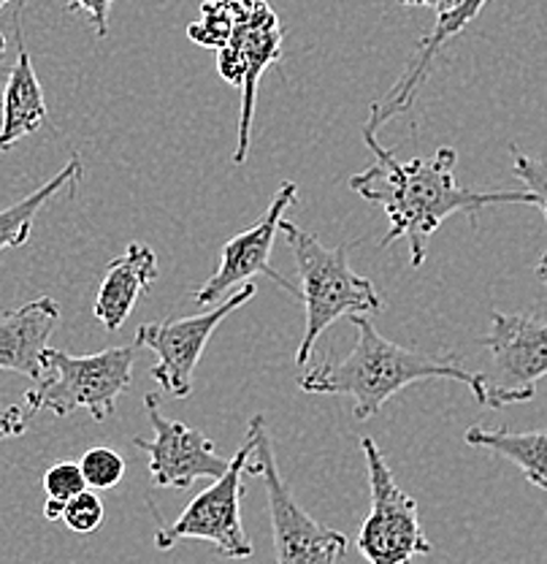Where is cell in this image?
<instances>
[{"mask_svg":"<svg viewBox=\"0 0 547 564\" xmlns=\"http://www.w3.org/2000/svg\"><path fill=\"white\" fill-rule=\"evenodd\" d=\"M398 3H402V6H420V9H434V11H437V17H439V14H445V11L456 9L461 0H398Z\"/></svg>","mask_w":547,"mask_h":564,"instance_id":"cell-25","label":"cell"},{"mask_svg":"<svg viewBox=\"0 0 547 564\" xmlns=\"http://www.w3.org/2000/svg\"><path fill=\"white\" fill-rule=\"evenodd\" d=\"M81 475L87 480V489L103 491L114 489L122 478H125V458L117 454L114 448H90L85 456L79 458Z\"/></svg>","mask_w":547,"mask_h":564,"instance_id":"cell-20","label":"cell"},{"mask_svg":"<svg viewBox=\"0 0 547 564\" xmlns=\"http://www.w3.org/2000/svg\"><path fill=\"white\" fill-rule=\"evenodd\" d=\"M87 489V480L81 475V467L74 462H57L55 467L46 469L44 475V491L50 499H63L68 502L79 491Z\"/></svg>","mask_w":547,"mask_h":564,"instance_id":"cell-22","label":"cell"},{"mask_svg":"<svg viewBox=\"0 0 547 564\" xmlns=\"http://www.w3.org/2000/svg\"><path fill=\"white\" fill-rule=\"evenodd\" d=\"M61 326L55 299L41 296L0 317V369L35 380L44 378L50 337Z\"/></svg>","mask_w":547,"mask_h":564,"instance_id":"cell-14","label":"cell"},{"mask_svg":"<svg viewBox=\"0 0 547 564\" xmlns=\"http://www.w3.org/2000/svg\"><path fill=\"white\" fill-rule=\"evenodd\" d=\"M233 11V28L226 46H220L217 68L228 85L241 90L239 144L233 161L244 163L250 150V128L255 115L258 82L263 70L274 66L282 55V28L266 0H226Z\"/></svg>","mask_w":547,"mask_h":564,"instance_id":"cell-8","label":"cell"},{"mask_svg":"<svg viewBox=\"0 0 547 564\" xmlns=\"http://www.w3.org/2000/svg\"><path fill=\"white\" fill-rule=\"evenodd\" d=\"M358 332L355 348L342 361H326L302 378L307 393H339L352 399V415L369 421L382 404L404 388L423 380H458L469 386L472 397L485 402V380L469 372L456 356H431L391 343L374 328L367 315H347Z\"/></svg>","mask_w":547,"mask_h":564,"instance_id":"cell-2","label":"cell"},{"mask_svg":"<svg viewBox=\"0 0 547 564\" xmlns=\"http://www.w3.org/2000/svg\"><path fill=\"white\" fill-rule=\"evenodd\" d=\"M146 419L152 423L155 437H133V448L144 451L150 456V475L161 489L185 491L198 478L217 480L231 467L228 458L217 454V445L198 429L187 423L166 419L161 410V397L146 393L144 397Z\"/></svg>","mask_w":547,"mask_h":564,"instance_id":"cell-11","label":"cell"},{"mask_svg":"<svg viewBox=\"0 0 547 564\" xmlns=\"http://www.w3.org/2000/svg\"><path fill=\"white\" fill-rule=\"evenodd\" d=\"M510 155H513L515 176L526 185V191L532 193L534 207L543 209L547 223V158L526 155L523 150H517V144H510ZM537 278L547 282V252L537 267Z\"/></svg>","mask_w":547,"mask_h":564,"instance_id":"cell-19","label":"cell"},{"mask_svg":"<svg viewBox=\"0 0 547 564\" xmlns=\"http://www.w3.org/2000/svg\"><path fill=\"white\" fill-rule=\"evenodd\" d=\"M247 434L255 443L258 475H261L263 486H266L276 564H337L339 560H344V534L311 519L307 510L298 505V499L293 497L285 478H282L272 437H269L266 419L252 415L250 423H247Z\"/></svg>","mask_w":547,"mask_h":564,"instance_id":"cell-5","label":"cell"},{"mask_svg":"<svg viewBox=\"0 0 547 564\" xmlns=\"http://www.w3.org/2000/svg\"><path fill=\"white\" fill-rule=\"evenodd\" d=\"M491 356L485 380V408L502 410L534 399L547 378V321L537 315L491 313V328L482 337Z\"/></svg>","mask_w":547,"mask_h":564,"instance_id":"cell-9","label":"cell"},{"mask_svg":"<svg viewBox=\"0 0 547 564\" xmlns=\"http://www.w3.org/2000/svg\"><path fill=\"white\" fill-rule=\"evenodd\" d=\"M296 198H298L296 182H282L280 191L274 193L272 204H269V209L263 212L261 220H258L252 228H247V231H241L237 237L228 239L226 247H222L220 267H217V272L204 282L201 291L196 293L198 307L209 310L211 304L220 302L231 288L247 285V282L255 280L258 274H266V278H272L276 282V285L285 288L291 296L302 299V288L293 285L285 274H280L272 263H269L276 231H280L282 215L296 204Z\"/></svg>","mask_w":547,"mask_h":564,"instance_id":"cell-12","label":"cell"},{"mask_svg":"<svg viewBox=\"0 0 547 564\" xmlns=\"http://www.w3.org/2000/svg\"><path fill=\"white\" fill-rule=\"evenodd\" d=\"M63 510H66V502H63V499H50V497H46V505H44V519L46 521H61L63 519Z\"/></svg>","mask_w":547,"mask_h":564,"instance_id":"cell-26","label":"cell"},{"mask_svg":"<svg viewBox=\"0 0 547 564\" xmlns=\"http://www.w3.org/2000/svg\"><path fill=\"white\" fill-rule=\"evenodd\" d=\"M28 410L22 408H0V443L3 440H14V437H22V434L28 432Z\"/></svg>","mask_w":547,"mask_h":564,"instance_id":"cell-24","label":"cell"},{"mask_svg":"<svg viewBox=\"0 0 547 564\" xmlns=\"http://www.w3.org/2000/svg\"><path fill=\"white\" fill-rule=\"evenodd\" d=\"M255 282H247L231 299H226L217 307H209L201 315L144 323L136 332V348H150L157 356V364L152 367V380L176 399L190 397L193 375H196L211 334L228 315L244 307L250 299H255Z\"/></svg>","mask_w":547,"mask_h":564,"instance_id":"cell-10","label":"cell"},{"mask_svg":"<svg viewBox=\"0 0 547 564\" xmlns=\"http://www.w3.org/2000/svg\"><path fill=\"white\" fill-rule=\"evenodd\" d=\"M6 3H9V0H0V9H3V6H6Z\"/></svg>","mask_w":547,"mask_h":564,"instance_id":"cell-28","label":"cell"},{"mask_svg":"<svg viewBox=\"0 0 547 564\" xmlns=\"http://www.w3.org/2000/svg\"><path fill=\"white\" fill-rule=\"evenodd\" d=\"M258 475L255 443L247 434L239 454L231 458V467L217 478L209 489L198 494L172 527L157 529L155 545L161 551L174 549L179 540H206L228 560H250L255 554L244 524H241V499H244V475Z\"/></svg>","mask_w":547,"mask_h":564,"instance_id":"cell-6","label":"cell"},{"mask_svg":"<svg viewBox=\"0 0 547 564\" xmlns=\"http://www.w3.org/2000/svg\"><path fill=\"white\" fill-rule=\"evenodd\" d=\"M136 343L125 348H106L90 356H70L66 350L46 348L44 378L25 393L28 413L66 415L87 410L92 421H106L117 410V399L133 383Z\"/></svg>","mask_w":547,"mask_h":564,"instance_id":"cell-4","label":"cell"},{"mask_svg":"<svg viewBox=\"0 0 547 564\" xmlns=\"http://www.w3.org/2000/svg\"><path fill=\"white\" fill-rule=\"evenodd\" d=\"M361 451L367 458L372 508L358 532V551L369 564H412L415 556H428L431 543L420 527L415 497L396 484L372 437L361 440Z\"/></svg>","mask_w":547,"mask_h":564,"instance_id":"cell-7","label":"cell"},{"mask_svg":"<svg viewBox=\"0 0 547 564\" xmlns=\"http://www.w3.org/2000/svg\"><path fill=\"white\" fill-rule=\"evenodd\" d=\"M3 52H6V35L0 33V57H3Z\"/></svg>","mask_w":547,"mask_h":564,"instance_id":"cell-27","label":"cell"},{"mask_svg":"<svg viewBox=\"0 0 547 564\" xmlns=\"http://www.w3.org/2000/svg\"><path fill=\"white\" fill-rule=\"evenodd\" d=\"M363 141L374 152L376 161L367 172L350 180V191L363 202L382 207L391 220V231L382 239V247L407 242L409 263L420 267L426 261L428 237L450 215H469L478 226V215L493 204H532L528 191H469L456 180L458 155L452 147H439L431 158L417 155L412 161H398L391 150L376 141V133L363 131Z\"/></svg>","mask_w":547,"mask_h":564,"instance_id":"cell-1","label":"cell"},{"mask_svg":"<svg viewBox=\"0 0 547 564\" xmlns=\"http://www.w3.org/2000/svg\"><path fill=\"white\" fill-rule=\"evenodd\" d=\"M17 63L6 76L3 87V122H0V144L6 150L17 144L20 139L31 137L46 122V101L41 82L35 76L31 52H28L25 39H22L20 14H17Z\"/></svg>","mask_w":547,"mask_h":564,"instance_id":"cell-16","label":"cell"},{"mask_svg":"<svg viewBox=\"0 0 547 564\" xmlns=\"http://www.w3.org/2000/svg\"><path fill=\"white\" fill-rule=\"evenodd\" d=\"M111 6H114V0H68V11H85L92 25H96V35L101 41L109 35Z\"/></svg>","mask_w":547,"mask_h":564,"instance_id":"cell-23","label":"cell"},{"mask_svg":"<svg viewBox=\"0 0 547 564\" xmlns=\"http://www.w3.org/2000/svg\"><path fill=\"white\" fill-rule=\"evenodd\" d=\"M467 445L491 451L507 458L523 473V478L547 491V432H513V429L469 426L463 434Z\"/></svg>","mask_w":547,"mask_h":564,"instance_id":"cell-17","label":"cell"},{"mask_svg":"<svg viewBox=\"0 0 547 564\" xmlns=\"http://www.w3.org/2000/svg\"><path fill=\"white\" fill-rule=\"evenodd\" d=\"M81 180V161L79 155H74L66 166L61 169L50 182L33 191L31 196H25L22 202L11 204V207L0 209V252L9 250V247H22L31 239L35 215L44 209V204L50 198H55L63 187H70L74 191L76 182Z\"/></svg>","mask_w":547,"mask_h":564,"instance_id":"cell-18","label":"cell"},{"mask_svg":"<svg viewBox=\"0 0 547 564\" xmlns=\"http://www.w3.org/2000/svg\"><path fill=\"white\" fill-rule=\"evenodd\" d=\"M485 3L488 0H461L456 9L437 17V25H434L431 33L420 39V46H417L407 70L398 76V82L391 87V93H387L382 101L372 104V111H369V120L367 126H363V131L376 133V128H382L387 120H393V117L404 115V111L409 109L412 101L417 98V93L423 90L426 79L431 76L434 61H437L439 52L445 50L447 41H450L452 35L461 33L463 28L472 25L480 17V11L485 9Z\"/></svg>","mask_w":547,"mask_h":564,"instance_id":"cell-13","label":"cell"},{"mask_svg":"<svg viewBox=\"0 0 547 564\" xmlns=\"http://www.w3.org/2000/svg\"><path fill=\"white\" fill-rule=\"evenodd\" d=\"M280 231L291 245L298 278H302L298 288H302L307 326H304V339L296 350V367L304 369L315 352L320 334L333 321L347 315L382 313L385 299L380 296L372 280L352 272L350 261H347L350 245L326 247L315 234L285 217L280 220Z\"/></svg>","mask_w":547,"mask_h":564,"instance_id":"cell-3","label":"cell"},{"mask_svg":"<svg viewBox=\"0 0 547 564\" xmlns=\"http://www.w3.org/2000/svg\"><path fill=\"white\" fill-rule=\"evenodd\" d=\"M106 519V508L92 489L79 491L76 497H70L66 502V510H63V524H66L70 532L79 534H90L96 529H101Z\"/></svg>","mask_w":547,"mask_h":564,"instance_id":"cell-21","label":"cell"},{"mask_svg":"<svg viewBox=\"0 0 547 564\" xmlns=\"http://www.w3.org/2000/svg\"><path fill=\"white\" fill-rule=\"evenodd\" d=\"M0 152H6V147H3V144H0Z\"/></svg>","mask_w":547,"mask_h":564,"instance_id":"cell-29","label":"cell"},{"mask_svg":"<svg viewBox=\"0 0 547 564\" xmlns=\"http://www.w3.org/2000/svg\"><path fill=\"white\" fill-rule=\"evenodd\" d=\"M157 278H161V269H157V256L150 245L131 242L122 256L109 263L101 285H98L96 307H92L106 332H117L131 317L139 296L150 291Z\"/></svg>","mask_w":547,"mask_h":564,"instance_id":"cell-15","label":"cell"}]
</instances>
